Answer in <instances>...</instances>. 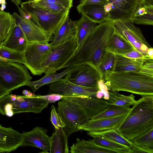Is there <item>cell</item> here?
<instances>
[{"label": "cell", "mask_w": 153, "mask_h": 153, "mask_svg": "<svg viewBox=\"0 0 153 153\" xmlns=\"http://www.w3.org/2000/svg\"><path fill=\"white\" fill-rule=\"evenodd\" d=\"M114 30L113 21H106L100 23L60 69L85 63L91 64L97 69L106 52L108 39Z\"/></svg>", "instance_id": "6da1fadb"}, {"label": "cell", "mask_w": 153, "mask_h": 153, "mask_svg": "<svg viewBox=\"0 0 153 153\" xmlns=\"http://www.w3.org/2000/svg\"><path fill=\"white\" fill-rule=\"evenodd\" d=\"M153 128V95L143 96L131 108L117 131L131 141Z\"/></svg>", "instance_id": "7a4b0ae2"}, {"label": "cell", "mask_w": 153, "mask_h": 153, "mask_svg": "<svg viewBox=\"0 0 153 153\" xmlns=\"http://www.w3.org/2000/svg\"><path fill=\"white\" fill-rule=\"evenodd\" d=\"M88 97L64 96L58 102L56 110L66 125L63 129L68 137L91 118L86 104Z\"/></svg>", "instance_id": "3957f363"}, {"label": "cell", "mask_w": 153, "mask_h": 153, "mask_svg": "<svg viewBox=\"0 0 153 153\" xmlns=\"http://www.w3.org/2000/svg\"><path fill=\"white\" fill-rule=\"evenodd\" d=\"M105 83L110 91L153 95V77L139 71L114 72Z\"/></svg>", "instance_id": "277c9868"}, {"label": "cell", "mask_w": 153, "mask_h": 153, "mask_svg": "<svg viewBox=\"0 0 153 153\" xmlns=\"http://www.w3.org/2000/svg\"><path fill=\"white\" fill-rule=\"evenodd\" d=\"M49 103L35 95L27 96L9 94L0 98V113L9 117L21 113H39L48 107Z\"/></svg>", "instance_id": "5b68a950"}, {"label": "cell", "mask_w": 153, "mask_h": 153, "mask_svg": "<svg viewBox=\"0 0 153 153\" xmlns=\"http://www.w3.org/2000/svg\"><path fill=\"white\" fill-rule=\"evenodd\" d=\"M21 6L22 10L30 16L35 24L53 35L69 13H52L38 7L32 0L23 2Z\"/></svg>", "instance_id": "8992f818"}, {"label": "cell", "mask_w": 153, "mask_h": 153, "mask_svg": "<svg viewBox=\"0 0 153 153\" xmlns=\"http://www.w3.org/2000/svg\"><path fill=\"white\" fill-rule=\"evenodd\" d=\"M27 68L22 64L0 61V85L11 92L31 81Z\"/></svg>", "instance_id": "52a82bcc"}, {"label": "cell", "mask_w": 153, "mask_h": 153, "mask_svg": "<svg viewBox=\"0 0 153 153\" xmlns=\"http://www.w3.org/2000/svg\"><path fill=\"white\" fill-rule=\"evenodd\" d=\"M77 48L75 35L65 42L52 47L51 52L41 64L42 74L60 69V67L72 56Z\"/></svg>", "instance_id": "ba28073f"}, {"label": "cell", "mask_w": 153, "mask_h": 153, "mask_svg": "<svg viewBox=\"0 0 153 153\" xmlns=\"http://www.w3.org/2000/svg\"><path fill=\"white\" fill-rule=\"evenodd\" d=\"M114 29L128 41L134 49L148 59V50L151 46L145 39L143 33L136 27L131 20L125 21H115Z\"/></svg>", "instance_id": "9c48e42d"}, {"label": "cell", "mask_w": 153, "mask_h": 153, "mask_svg": "<svg viewBox=\"0 0 153 153\" xmlns=\"http://www.w3.org/2000/svg\"><path fill=\"white\" fill-rule=\"evenodd\" d=\"M64 78L74 84L91 88H98V81L101 79L97 68L88 63L71 67Z\"/></svg>", "instance_id": "30bf717a"}, {"label": "cell", "mask_w": 153, "mask_h": 153, "mask_svg": "<svg viewBox=\"0 0 153 153\" xmlns=\"http://www.w3.org/2000/svg\"><path fill=\"white\" fill-rule=\"evenodd\" d=\"M50 43H33L27 44L23 52L24 65L34 75H41L42 63L51 52Z\"/></svg>", "instance_id": "8fae6325"}, {"label": "cell", "mask_w": 153, "mask_h": 153, "mask_svg": "<svg viewBox=\"0 0 153 153\" xmlns=\"http://www.w3.org/2000/svg\"><path fill=\"white\" fill-rule=\"evenodd\" d=\"M141 0H107L103 7L107 20H131L136 8Z\"/></svg>", "instance_id": "7c38bea8"}, {"label": "cell", "mask_w": 153, "mask_h": 153, "mask_svg": "<svg viewBox=\"0 0 153 153\" xmlns=\"http://www.w3.org/2000/svg\"><path fill=\"white\" fill-rule=\"evenodd\" d=\"M99 90L98 88L76 85L64 78L61 81L50 84L48 92L50 94H57L65 96L96 97V93Z\"/></svg>", "instance_id": "4fadbf2b"}, {"label": "cell", "mask_w": 153, "mask_h": 153, "mask_svg": "<svg viewBox=\"0 0 153 153\" xmlns=\"http://www.w3.org/2000/svg\"><path fill=\"white\" fill-rule=\"evenodd\" d=\"M13 16L16 24L21 27L28 44L48 43L52 39L53 34L36 25L30 19L25 18L16 13Z\"/></svg>", "instance_id": "5bb4252c"}, {"label": "cell", "mask_w": 153, "mask_h": 153, "mask_svg": "<svg viewBox=\"0 0 153 153\" xmlns=\"http://www.w3.org/2000/svg\"><path fill=\"white\" fill-rule=\"evenodd\" d=\"M48 130L36 126L30 131H24L21 133V146H30L42 150L41 152L49 153L50 146L51 137L47 134Z\"/></svg>", "instance_id": "9a60e30c"}, {"label": "cell", "mask_w": 153, "mask_h": 153, "mask_svg": "<svg viewBox=\"0 0 153 153\" xmlns=\"http://www.w3.org/2000/svg\"><path fill=\"white\" fill-rule=\"evenodd\" d=\"M128 113L115 116L89 120L86 124L78 126L79 130L99 131L112 129H117L121 125Z\"/></svg>", "instance_id": "2e32d148"}, {"label": "cell", "mask_w": 153, "mask_h": 153, "mask_svg": "<svg viewBox=\"0 0 153 153\" xmlns=\"http://www.w3.org/2000/svg\"><path fill=\"white\" fill-rule=\"evenodd\" d=\"M134 24L153 25V0H141L131 19Z\"/></svg>", "instance_id": "e0dca14e"}, {"label": "cell", "mask_w": 153, "mask_h": 153, "mask_svg": "<svg viewBox=\"0 0 153 153\" xmlns=\"http://www.w3.org/2000/svg\"><path fill=\"white\" fill-rule=\"evenodd\" d=\"M28 44L20 27L15 24L0 46L23 52Z\"/></svg>", "instance_id": "ac0fdd59"}, {"label": "cell", "mask_w": 153, "mask_h": 153, "mask_svg": "<svg viewBox=\"0 0 153 153\" xmlns=\"http://www.w3.org/2000/svg\"><path fill=\"white\" fill-rule=\"evenodd\" d=\"M76 21L71 20L69 13L53 33L52 42L50 44L54 47L67 41L76 35Z\"/></svg>", "instance_id": "d6986e66"}, {"label": "cell", "mask_w": 153, "mask_h": 153, "mask_svg": "<svg viewBox=\"0 0 153 153\" xmlns=\"http://www.w3.org/2000/svg\"><path fill=\"white\" fill-rule=\"evenodd\" d=\"M135 50L133 46L114 28L108 39L106 51L123 55Z\"/></svg>", "instance_id": "ffe728a7"}, {"label": "cell", "mask_w": 153, "mask_h": 153, "mask_svg": "<svg viewBox=\"0 0 153 153\" xmlns=\"http://www.w3.org/2000/svg\"><path fill=\"white\" fill-rule=\"evenodd\" d=\"M78 12L90 20L100 23L107 19L103 6L100 4H79L76 7Z\"/></svg>", "instance_id": "44dd1931"}, {"label": "cell", "mask_w": 153, "mask_h": 153, "mask_svg": "<svg viewBox=\"0 0 153 153\" xmlns=\"http://www.w3.org/2000/svg\"><path fill=\"white\" fill-rule=\"evenodd\" d=\"M76 25L77 48L92 33L97 25V23L82 15L76 21Z\"/></svg>", "instance_id": "7402d4cb"}, {"label": "cell", "mask_w": 153, "mask_h": 153, "mask_svg": "<svg viewBox=\"0 0 153 153\" xmlns=\"http://www.w3.org/2000/svg\"><path fill=\"white\" fill-rule=\"evenodd\" d=\"M115 54V64L114 72L139 71L147 60L133 59Z\"/></svg>", "instance_id": "603a6c76"}, {"label": "cell", "mask_w": 153, "mask_h": 153, "mask_svg": "<svg viewBox=\"0 0 153 153\" xmlns=\"http://www.w3.org/2000/svg\"><path fill=\"white\" fill-rule=\"evenodd\" d=\"M76 142L71 147V153H113L115 151L100 146L92 140L88 141L77 138Z\"/></svg>", "instance_id": "cb8c5ba5"}, {"label": "cell", "mask_w": 153, "mask_h": 153, "mask_svg": "<svg viewBox=\"0 0 153 153\" xmlns=\"http://www.w3.org/2000/svg\"><path fill=\"white\" fill-rule=\"evenodd\" d=\"M68 137L63 128H55L50 138V153H68Z\"/></svg>", "instance_id": "d4e9b609"}, {"label": "cell", "mask_w": 153, "mask_h": 153, "mask_svg": "<svg viewBox=\"0 0 153 153\" xmlns=\"http://www.w3.org/2000/svg\"><path fill=\"white\" fill-rule=\"evenodd\" d=\"M60 73H57L55 70L46 72L45 75L40 79L35 81H30L25 85L29 87L32 91L34 92L43 85L62 80L69 72L71 67L66 68Z\"/></svg>", "instance_id": "484cf974"}, {"label": "cell", "mask_w": 153, "mask_h": 153, "mask_svg": "<svg viewBox=\"0 0 153 153\" xmlns=\"http://www.w3.org/2000/svg\"><path fill=\"white\" fill-rule=\"evenodd\" d=\"M0 141L14 151L21 146V133L11 127H4L0 124Z\"/></svg>", "instance_id": "4316f807"}, {"label": "cell", "mask_w": 153, "mask_h": 153, "mask_svg": "<svg viewBox=\"0 0 153 153\" xmlns=\"http://www.w3.org/2000/svg\"><path fill=\"white\" fill-rule=\"evenodd\" d=\"M115 64V54L106 51L97 67V70L102 79L105 82L114 72Z\"/></svg>", "instance_id": "83f0119b"}, {"label": "cell", "mask_w": 153, "mask_h": 153, "mask_svg": "<svg viewBox=\"0 0 153 153\" xmlns=\"http://www.w3.org/2000/svg\"><path fill=\"white\" fill-rule=\"evenodd\" d=\"M87 134L91 137L98 136L125 146L130 149L134 144L120 134L115 129L99 131H88Z\"/></svg>", "instance_id": "f1b7e54d"}, {"label": "cell", "mask_w": 153, "mask_h": 153, "mask_svg": "<svg viewBox=\"0 0 153 153\" xmlns=\"http://www.w3.org/2000/svg\"><path fill=\"white\" fill-rule=\"evenodd\" d=\"M15 24L13 15L9 12L0 10V44L3 42Z\"/></svg>", "instance_id": "f546056e"}, {"label": "cell", "mask_w": 153, "mask_h": 153, "mask_svg": "<svg viewBox=\"0 0 153 153\" xmlns=\"http://www.w3.org/2000/svg\"><path fill=\"white\" fill-rule=\"evenodd\" d=\"M109 98L107 100L109 103L117 106L129 107L134 105L136 101L133 93L129 96L119 94L116 91H109Z\"/></svg>", "instance_id": "4dcf8cb0"}, {"label": "cell", "mask_w": 153, "mask_h": 153, "mask_svg": "<svg viewBox=\"0 0 153 153\" xmlns=\"http://www.w3.org/2000/svg\"><path fill=\"white\" fill-rule=\"evenodd\" d=\"M92 140L97 145L115 151L117 153H130L129 149L121 144L98 136H94Z\"/></svg>", "instance_id": "1f68e13d"}, {"label": "cell", "mask_w": 153, "mask_h": 153, "mask_svg": "<svg viewBox=\"0 0 153 153\" xmlns=\"http://www.w3.org/2000/svg\"><path fill=\"white\" fill-rule=\"evenodd\" d=\"M23 53L0 46V61L13 62L24 65Z\"/></svg>", "instance_id": "d6a6232c"}, {"label": "cell", "mask_w": 153, "mask_h": 153, "mask_svg": "<svg viewBox=\"0 0 153 153\" xmlns=\"http://www.w3.org/2000/svg\"><path fill=\"white\" fill-rule=\"evenodd\" d=\"M129 107L117 106L109 103L108 107L102 112L94 117L90 120L109 117L128 113L131 110Z\"/></svg>", "instance_id": "836d02e7"}, {"label": "cell", "mask_w": 153, "mask_h": 153, "mask_svg": "<svg viewBox=\"0 0 153 153\" xmlns=\"http://www.w3.org/2000/svg\"><path fill=\"white\" fill-rule=\"evenodd\" d=\"M153 128L145 134L137 137L131 141L134 145L144 146L153 149Z\"/></svg>", "instance_id": "e575fe53"}, {"label": "cell", "mask_w": 153, "mask_h": 153, "mask_svg": "<svg viewBox=\"0 0 153 153\" xmlns=\"http://www.w3.org/2000/svg\"><path fill=\"white\" fill-rule=\"evenodd\" d=\"M33 2L38 7L52 13L56 14H66L69 12L70 10L61 6L50 3L34 1Z\"/></svg>", "instance_id": "d590c367"}, {"label": "cell", "mask_w": 153, "mask_h": 153, "mask_svg": "<svg viewBox=\"0 0 153 153\" xmlns=\"http://www.w3.org/2000/svg\"><path fill=\"white\" fill-rule=\"evenodd\" d=\"M50 120L56 129H59L60 128H63L66 126L55 107L53 105L51 106Z\"/></svg>", "instance_id": "8d00e7d4"}, {"label": "cell", "mask_w": 153, "mask_h": 153, "mask_svg": "<svg viewBox=\"0 0 153 153\" xmlns=\"http://www.w3.org/2000/svg\"><path fill=\"white\" fill-rule=\"evenodd\" d=\"M139 72L153 77V59H147L144 62Z\"/></svg>", "instance_id": "74e56055"}, {"label": "cell", "mask_w": 153, "mask_h": 153, "mask_svg": "<svg viewBox=\"0 0 153 153\" xmlns=\"http://www.w3.org/2000/svg\"><path fill=\"white\" fill-rule=\"evenodd\" d=\"M73 0H40L41 2L56 4L69 10L73 6Z\"/></svg>", "instance_id": "f35d334b"}, {"label": "cell", "mask_w": 153, "mask_h": 153, "mask_svg": "<svg viewBox=\"0 0 153 153\" xmlns=\"http://www.w3.org/2000/svg\"><path fill=\"white\" fill-rule=\"evenodd\" d=\"M36 97L47 100L49 103H54L61 100L65 96L57 94H50L45 95H35Z\"/></svg>", "instance_id": "ab89813d"}, {"label": "cell", "mask_w": 153, "mask_h": 153, "mask_svg": "<svg viewBox=\"0 0 153 153\" xmlns=\"http://www.w3.org/2000/svg\"><path fill=\"white\" fill-rule=\"evenodd\" d=\"M130 153H153V149L144 146H138L134 145L129 150Z\"/></svg>", "instance_id": "60d3db41"}, {"label": "cell", "mask_w": 153, "mask_h": 153, "mask_svg": "<svg viewBox=\"0 0 153 153\" xmlns=\"http://www.w3.org/2000/svg\"><path fill=\"white\" fill-rule=\"evenodd\" d=\"M97 85L99 90L103 94V98L106 100H108L109 98V91L105 81L101 79L98 81Z\"/></svg>", "instance_id": "b9f144b4"}, {"label": "cell", "mask_w": 153, "mask_h": 153, "mask_svg": "<svg viewBox=\"0 0 153 153\" xmlns=\"http://www.w3.org/2000/svg\"><path fill=\"white\" fill-rule=\"evenodd\" d=\"M121 55L126 57L133 59H141L145 60L149 59H147L141 53L135 50Z\"/></svg>", "instance_id": "7bdbcfd3"}, {"label": "cell", "mask_w": 153, "mask_h": 153, "mask_svg": "<svg viewBox=\"0 0 153 153\" xmlns=\"http://www.w3.org/2000/svg\"><path fill=\"white\" fill-rule=\"evenodd\" d=\"M107 0H80V4H100L103 5L106 2Z\"/></svg>", "instance_id": "ee69618b"}, {"label": "cell", "mask_w": 153, "mask_h": 153, "mask_svg": "<svg viewBox=\"0 0 153 153\" xmlns=\"http://www.w3.org/2000/svg\"><path fill=\"white\" fill-rule=\"evenodd\" d=\"M13 151L9 147L0 141V153L10 152Z\"/></svg>", "instance_id": "f6af8a7d"}, {"label": "cell", "mask_w": 153, "mask_h": 153, "mask_svg": "<svg viewBox=\"0 0 153 153\" xmlns=\"http://www.w3.org/2000/svg\"><path fill=\"white\" fill-rule=\"evenodd\" d=\"M11 92L6 90L0 85V98L6 94H10Z\"/></svg>", "instance_id": "bcb514c9"}, {"label": "cell", "mask_w": 153, "mask_h": 153, "mask_svg": "<svg viewBox=\"0 0 153 153\" xmlns=\"http://www.w3.org/2000/svg\"><path fill=\"white\" fill-rule=\"evenodd\" d=\"M147 55L149 59H153V49L152 47L149 48L147 52Z\"/></svg>", "instance_id": "7dc6e473"}, {"label": "cell", "mask_w": 153, "mask_h": 153, "mask_svg": "<svg viewBox=\"0 0 153 153\" xmlns=\"http://www.w3.org/2000/svg\"><path fill=\"white\" fill-rule=\"evenodd\" d=\"M103 96V93L100 90H98L96 94V97L98 99H101Z\"/></svg>", "instance_id": "c3c4849f"}, {"label": "cell", "mask_w": 153, "mask_h": 153, "mask_svg": "<svg viewBox=\"0 0 153 153\" xmlns=\"http://www.w3.org/2000/svg\"><path fill=\"white\" fill-rule=\"evenodd\" d=\"M6 4L5 0H0V5L1 4L0 10L3 11L5 8Z\"/></svg>", "instance_id": "681fc988"}, {"label": "cell", "mask_w": 153, "mask_h": 153, "mask_svg": "<svg viewBox=\"0 0 153 153\" xmlns=\"http://www.w3.org/2000/svg\"><path fill=\"white\" fill-rule=\"evenodd\" d=\"M24 95L27 96H31L33 95L32 93L30 91L26 90H24L22 91Z\"/></svg>", "instance_id": "f907efd6"}, {"label": "cell", "mask_w": 153, "mask_h": 153, "mask_svg": "<svg viewBox=\"0 0 153 153\" xmlns=\"http://www.w3.org/2000/svg\"><path fill=\"white\" fill-rule=\"evenodd\" d=\"M11 1L14 3L17 6L19 4H21V0H11Z\"/></svg>", "instance_id": "816d5d0a"}, {"label": "cell", "mask_w": 153, "mask_h": 153, "mask_svg": "<svg viewBox=\"0 0 153 153\" xmlns=\"http://www.w3.org/2000/svg\"><path fill=\"white\" fill-rule=\"evenodd\" d=\"M34 1H39L40 0H33Z\"/></svg>", "instance_id": "f5cc1de1"}]
</instances>
